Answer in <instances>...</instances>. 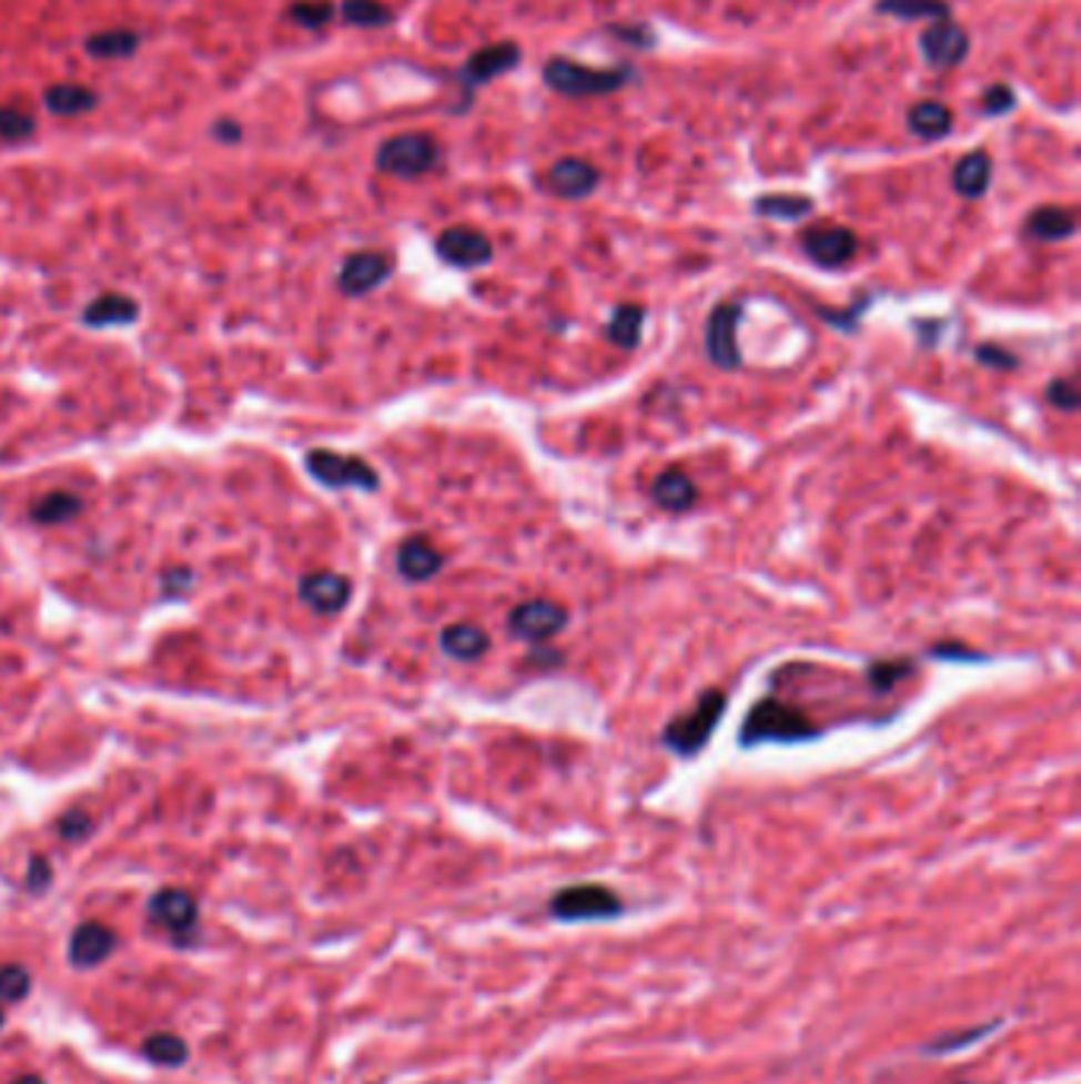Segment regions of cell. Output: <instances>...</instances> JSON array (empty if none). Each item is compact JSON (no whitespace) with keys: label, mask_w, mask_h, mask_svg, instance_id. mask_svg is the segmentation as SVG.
I'll return each instance as SVG.
<instances>
[{"label":"cell","mask_w":1081,"mask_h":1084,"mask_svg":"<svg viewBox=\"0 0 1081 1084\" xmlns=\"http://www.w3.org/2000/svg\"><path fill=\"white\" fill-rule=\"evenodd\" d=\"M818 727L794 705H784L777 698H765L746 713L742 730H739V746L755 749L765 742H806L816 739Z\"/></svg>","instance_id":"obj_1"},{"label":"cell","mask_w":1081,"mask_h":1084,"mask_svg":"<svg viewBox=\"0 0 1081 1084\" xmlns=\"http://www.w3.org/2000/svg\"><path fill=\"white\" fill-rule=\"evenodd\" d=\"M724 713H727V695L720 688H707L695 708L688 710L685 717H676L663 730V746L669 752L685 754V758L698 754L710 742L714 730L720 727Z\"/></svg>","instance_id":"obj_2"},{"label":"cell","mask_w":1081,"mask_h":1084,"mask_svg":"<svg viewBox=\"0 0 1081 1084\" xmlns=\"http://www.w3.org/2000/svg\"><path fill=\"white\" fill-rule=\"evenodd\" d=\"M543 80H546V87L562 92V95L587 99V95H606V92L622 89L632 80V70L628 67L599 70V67L574 64L568 58H552L549 64L543 67Z\"/></svg>","instance_id":"obj_3"},{"label":"cell","mask_w":1081,"mask_h":1084,"mask_svg":"<svg viewBox=\"0 0 1081 1084\" xmlns=\"http://www.w3.org/2000/svg\"><path fill=\"white\" fill-rule=\"evenodd\" d=\"M552 916L562 920V923H594V920H616L622 913V898H618L613 888L606 885H594V882H584V885H572L562 888L555 898H552Z\"/></svg>","instance_id":"obj_4"},{"label":"cell","mask_w":1081,"mask_h":1084,"mask_svg":"<svg viewBox=\"0 0 1081 1084\" xmlns=\"http://www.w3.org/2000/svg\"><path fill=\"white\" fill-rule=\"evenodd\" d=\"M438 162V146L425 133H400L377 150V169L394 178H420Z\"/></svg>","instance_id":"obj_5"},{"label":"cell","mask_w":1081,"mask_h":1084,"mask_svg":"<svg viewBox=\"0 0 1081 1084\" xmlns=\"http://www.w3.org/2000/svg\"><path fill=\"white\" fill-rule=\"evenodd\" d=\"M305 469L324 488H358V492H375L381 486L377 473L365 464L362 457H346L336 450H311L305 457Z\"/></svg>","instance_id":"obj_6"},{"label":"cell","mask_w":1081,"mask_h":1084,"mask_svg":"<svg viewBox=\"0 0 1081 1084\" xmlns=\"http://www.w3.org/2000/svg\"><path fill=\"white\" fill-rule=\"evenodd\" d=\"M568 628V609L555 599H527L514 606L508 616V631L517 641H552Z\"/></svg>","instance_id":"obj_7"},{"label":"cell","mask_w":1081,"mask_h":1084,"mask_svg":"<svg viewBox=\"0 0 1081 1084\" xmlns=\"http://www.w3.org/2000/svg\"><path fill=\"white\" fill-rule=\"evenodd\" d=\"M739 321H742V302H720L717 308L710 311V317H707V355L724 372H736L742 365L739 340H736Z\"/></svg>","instance_id":"obj_8"},{"label":"cell","mask_w":1081,"mask_h":1084,"mask_svg":"<svg viewBox=\"0 0 1081 1084\" xmlns=\"http://www.w3.org/2000/svg\"><path fill=\"white\" fill-rule=\"evenodd\" d=\"M920 48H923V58L932 70H951L958 67L964 58H968V48H971V39L968 32L951 20H932L923 29L920 36Z\"/></svg>","instance_id":"obj_9"},{"label":"cell","mask_w":1081,"mask_h":1084,"mask_svg":"<svg viewBox=\"0 0 1081 1084\" xmlns=\"http://www.w3.org/2000/svg\"><path fill=\"white\" fill-rule=\"evenodd\" d=\"M435 251H438V257H442L444 264L457 266V270L486 266L495 257L492 242H488L479 229H469V225H454V229L442 232L438 242H435Z\"/></svg>","instance_id":"obj_10"},{"label":"cell","mask_w":1081,"mask_h":1084,"mask_svg":"<svg viewBox=\"0 0 1081 1084\" xmlns=\"http://www.w3.org/2000/svg\"><path fill=\"white\" fill-rule=\"evenodd\" d=\"M802 251L818 266H843L857 254V235L843 225H818L802 232Z\"/></svg>","instance_id":"obj_11"},{"label":"cell","mask_w":1081,"mask_h":1084,"mask_svg":"<svg viewBox=\"0 0 1081 1084\" xmlns=\"http://www.w3.org/2000/svg\"><path fill=\"white\" fill-rule=\"evenodd\" d=\"M394 273V264L387 254H377V251H358L353 257H346V264L340 270V292L350 295V298H358V295H368L375 292L384 280H391Z\"/></svg>","instance_id":"obj_12"},{"label":"cell","mask_w":1081,"mask_h":1084,"mask_svg":"<svg viewBox=\"0 0 1081 1084\" xmlns=\"http://www.w3.org/2000/svg\"><path fill=\"white\" fill-rule=\"evenodd\" d=\"M299 594L317 616H336L353 597V584L336 571H314L299 580Z\"/></svg>","instance_id":"obj_13"},{"label":"cell","mask_w":1081,"mask_h":1084,"mask_svg":"<svg viewBox=\"0 0 1081 1084\" xmlns=\"http://www.w3.org/2000/svg\"><path fill=\"white\" fill-rule=\"evenodd\" d=\"M546 188L555 197L584 200L599 188V172L584 159H558L546 172Z\"/></svg>","instance_id":"obj_14"},{"label":"cell","mask_w":1081,"mask_h":1084,"mask_svg":"<svg viewBox=\"0 0 1081 1084\" xmlns=\"http://www.w3.org/2000/svg\"><path fill=\"white\" fill-rule=\"evenodd\" d=\"M517 64H521V48H517V44L514 42L488 44V48L476 51V54L464 64V83L469 89L486 87V83H492V80H498V77L511 73Z\"/></svg>","instance_id":"obj_15"},{"label":"cell","mask_w":1081,"mask_h":1084,"mask_svg":"<svg viewBox=\"0 0 1081 1084\" xmlns=\"http://www.w3.org/2000/svg\"><path fill=\"white\" fill-rule=\"evenodd\" d=\"M150 916L175 935H188L198 923V901L181 888H162L150 901Z\"/></svg>","instance_id":"obj_16"},{"label":"cell","mask_w":1081,"mask_h":1084,"mask_svg":"<svg viewBox=\"0 0 1081 1084\" xmlns=\"http://www.w3.org/2000/svg\"><path fill=\"white\" fill-rule=\"evenodd\" d=\"M444 555L425 539V536H410L403 539L397 549V571L413 584L432 580L435 575H442Z\"/></svg>","instance_id":"obj_17"},{"label":"cell","mask_w":1081,"mask_h":1084,"mask_svg":"<svg viewBox=\"0 0 1081 1084\" xmlns=\"http://www.w3.org/2000/svg\"><path fill=\"white\" fill-rule=\"evenodd\" d=\"M114 945H118V939H114V932L109 926H102V923H83V926H77L73 935H70V961L77 968H95V964H102L114 952Z\"/></svg>","instance_id":"obj_18"},{"label":"cell","mask_w":1081,"mask_h":1084,"mask_svg":"<svg viewBox=\"0 0 1081 1084\" xmlns=\"http://www.w3.org/2000/svg\"><path fill=\"white\" fill-rule=\"evenodd\" d=\"M650 498H654L663 510L683 514V510H688L695 502H698V486H695V479H691L685 469L669 466V469H663L660 476L654 479V486H650Z\"/></svg>","instance_id":"obj_19"},{"label":"cell","mask_w":1081,"mask_h":1084,"mask_svg":"<svg viewBox=\"0 0 1081 1084\" xmlns=\"http://www.w3.org/2000/svg\"><path fill=\"white\" fill-rule=\"evenodd\" d=\"M488 647H492V638L473 621H457L442 631V650L461 663H473V660L486 657Z\"/></svg>","instance_id":"obj_20"},{"label":"cell","mask_w":1081,"mask_h":1084,"mask_svg":"<svg viewBox=\"0 0 1081 1084\" xmlns=\"http://www.w3.org/2000/svg\"><path fill=\"white\" fill-rule=\"evenodd\" d=\"M990 178H993V159H990V153H983V150H973V153L961 155V162L954 165V172H951V188H954L961 197L977 200L987 194Z\"/></svg>","instance_id":"obj_21"},{"label":"cell","mask_w":1081,"mask_h":1084,"mask_svg":"<svg viewBox=\"0 0 1081 1084\" xmlns=\"http://www.w3.org/2000/svg\"><path fill=\"white\" fill-rule=\"evenodd\" d=\"M137 302L128 298V295H118V292H105L99 298H92L87 308H83V324L87 327H124V324H133L137 321Z\"/></svg>","instance_id":"obj_22"},{"label":"cell","mask_w":1081,"mask_h":1084,"mask_svg":"<svg viewBox=\"0 0 1081 1084\" xmlns=\"http://www.w3.org/2000/svg\"><path fill=\"white\" fill-rule=\"evenodd\" d=\"M1024 235L1034 242H1065L1075 235V216L1062 206H1040L1024 222Z\"/></svg>","instance_id":"obj_23"},{"label":"cell","mask_w":1081,"mask_h":1084,"mask_svg":"<svg viewBox=\"0 0 1081 1084\" xmlns=\"http://www.w3.org/2000/svg\"><path fill=\"white\" fill-rule=\"evenodd\" d=\"M907 128L917 133L920 140H942L951 133V111L942 102H920L907 114Z\"/></svg>","instance_id":"obj_24"},{"label":"cell","mask_w":1081,"mask_h":1084,"mask_svg":"<svg viewBox=\"0 0 1081 1084\" xmlns=\"http://www.w3.org/2000/svg\"><path fill=\"white\" fill-rule=\"evenodd\" d=\"M644 314L647 311L640 308V305H618L613 311L609 327H606L609 343L618 346V349H635L640 343V333H644Z\"/></svg>","instance_id":"obj_25"},{"label":"cell","mask_w":1081,"mask_h":1084,"mask_svg":"<svg viewBox=\"0 0 1081 1084\" xmlns=\"http://www.w3.org/2000/svg\"><path fill=\"white\" fill-rule=\"evenodd\" d=\"M816 206L812 200L802 197V194H761L755 200V213L765 216V220H784V222H796L802 216H809Z\"/></svg>","instance_id":"obj_26"},{"label":"cell","mask_w":1081,"mask_h":1084,"mask_svg":"<svg viewBox=\"0 0 1081 1084\" xmlns=\"http://www.w3.org/2000/svg\"><path fill=\"white\" fill-rule=\"evenodd\" d=\"M879 13L898 20H949L951 7L946 0H879Z\"/></svg>","instance_id":"obj_27"},{"label":"cell","mask_w":1081,"mask_h":1084,"mask_svg":"<svg viewBox=\"0 0 1081 1084\" xmlns=\"http://www.w3.org/2000/svg\"><path fill=\"white\" fill-rule=\"evenodd\" d=\"M44 102L58 114H83V111L95 109V92L77 87V83H61V87H51L44 92Z\"/></svg>","instance_id":"obj_28"},{"label":"cell","mask_w":1081,"mask_h":1084,"mask_svg":"<svg viewBox=\"0 0 1081 1084\" xmlns=\"http://www.w3.org/2000/svg\"><path fill=\"white\" fill-rule=\"evenodd\" d=\"M83 510V502L73 492H51L44 495L42 502L32 508V520L36 524H67Z\"/></svg>","instance_id":"obj_29"},{"label":"cell","mask_w":1081,"mask_h":1084,"mask_svg":"<svg viewBox=\"0 0 1081 1084\" xmlns=\"http://www.w3.org/2000/svg\"><path fill=\"white\" fill-rule=\"evenodd\" d=\"M147 1060H153L155 1065H184L188 1060V1043L175 1037V1034H153L150 1041L143 1043Z\"/></svg>","instance_id":"obj_30"},{"label":"cell","mask_w":1081,"mask_h":1084,"mask_svg":"<svg viewBox=\"0 0 1081 1084\" xmlns=\"http://www.w3.org/2000/svg\"><path fill=\"white\" fill-rule=\"evenodd\" d=\"M87 48L89 54H95V58H128L133 48H137V36L124 32V29H109V32L92 36Z\"/></svg>","instance_id":"obj_31"},{"label":"cell","mask_w":1081,"mask_h":1084,"mask_svg":"<svg viewBox=\"0 0 1081 1084\" xmlns=\"http://www.w3.org/2000/svg\"><path fill=\"white\" fill-rule=\"evenodd\" d=\"M343 17H346V22L365 26V29H377V26H387V22L394 20V13L384 3H377V0H346L343 3Z\"/></svg>","instance_id":"obj_32"},{"label":"cell","mask_w":1081,"mask_h":1084,"mask_svg":"<svg viewBox=\"0 0 1081 1084\" xmlns=\"http://www.w3.org/2000/svg\"><path fill=\"white\" fill-rule=\"evenodd\" d=\"M913 660H879V663H872L869 669H866V679H869V686H872V691H891V688L898 686L905 676H910L913 672Z\"/></svg>","instance_id":"obj_33"},{"label":"cell","mask_w":1081,"mask_h":1084,"mask_svg":"<svg viewBox=\"0 0 1081 1084\" xmlns=\"http://www.w3.org/2000/svg\"><path fill=\"white\" fill-rule=\"evenodd\" d=\"M1047 399L1060 409V413H1079L1081 397H1079V384L1072 377H1057L1047 384Z\"/></svg>","instance_id":"obj_34"},{"label":"cell","mask_w":1081,"mask_h":1084,"mask_svg":"<svg viewBox=\"0 0 1081 1084\" xmlns=\"http://www.w3.org/2000/svg\"><path fill=\"white\" fill-rule=\"evenodd\" d=\"M29 986H32V980H29V974L22 971L20 964L0 968V999L3 1002H20L29 993Z\"/></svg>","instance_id":"obj_35"},{"label":"cell","mask_w":1081,"mask_h":1084,"mask_svg":"<svg viewBox=\"0 0 1081 1084\" xmlns=\"http://www.w3.org/2000/svg\"><path fill=\"white\" fill-rule=\"evenodd\" d=\"M32 118L20 109H0V136L3 140H22L32 133Z\"/></svg>","instance_id":"obj_36"},{"label":"cell","mask_w":1081,"mask_h":1084,"mask_svg":"<svg viewBox=\"0 0 1081 1084\" xmlns=\"http://www.w3.org/2000/svg\"><path fill=\"white\" fill-rule=\"evenodd\" d=\"M996 1027H999V1021L987 1024V1027H973V1031H964V1034H949L946 1041L932 1043V1046H927V1050H932V1053H954V1050H964V1046H971V1043L983 1041V1037H987L990 1031H996Z\"/></svg>","instance_id":"obj_37"},{"label":"cell","mask_w":1081,"mask_h":1084,"mask_svg":"<svg viewBox=\"0 0 1081 1084\" xmlns=\"http://www.w3.org/2000/svg\"><path fill=\"white\" fill-rule=\"evenodd\" d=\"M973 355H977L980 365H990V368H999V372H1016L1018 368V355L1002 349V346H996V343H987V346L973 349Z\"/></svg>","instance_id":"obj_38"},{"label":"cell","mask_w":1081,"mask_h":1084,"mask_svg":"<svg viewBox=\"0 0 1081 1084\" xmlns=\"http://www.w3.org/2000/svg\"><path fill=\"white\" fill-rule=\"evenodd\" d=\"M1012 109H1016V92L1006 87V83H996V87L983 92V111L990 118H999V114H1006V111Z\"/></svg>","instance_id":"obj_39"},{"label":"cell","mask_w":1081,"mask_h":1084,"mask_svg":"<svg viewBox=\"0 0 1081 1084\" xmlns=\"http://www.w3.org/2000/svg\"><path fill=\"white\" fill-rule=\"evenodd\" d=\"M58 831H61V838H64V841H80V838H87L89 831H92V819H89L87 812L73 809V812L61 815V821H58Z\"/></svg>","instance_id":"obj_40"},{"label":"cell","mask_w":1081,"mask_h":1084,"mask_svg":"<svg viewBox=\"0 0 1081 1084\" xmlns=\"http://www.w3.org/2000/svg\"><path fill=\"white\" fill-rule=\"evenodd\" d=\"M292 20L295 22H302V26H324V22L331 20V13H333V7L331 3H295L292 10Z\"/></svg>","instance_id":"obj_41"},{"label":"cell","mask_w":1081,"mask_h":1084,"mask_svg":"<svg viewBox=\"0 0 1081 1084\" xmlns=\"http://www.w3.org/2000/svg\"><path fill=\"white\" fill-rule=\"evenodd\" d=\"M51 882V865L44 863L42 857H36L32 863H29V875H26V885L32 888V891H42L44 885Z\"/></svg>","instance_id":"obj_42"},{"label":"cell","mask_w":1081,"mask_h":1084,"mask_svg":"<svg viewBox=\"0 0 1081 1084\" xmlns=\"http://www.w3.org/2000/svg\"><path fill=\"white\" fill-rule=\"evenodd\" d=\"M932 657H939V660H983L980 654L961 650V647H932Z\"/></svg>","instance_id":"obj_43"},{"label":"cell","mask_w":1081,"mask_h":1084,"mask_svg":"<svg viewBox=\"0 0 1081 1084\" xmlns=\"http://www.w3.org/2000/svg\"><path fill=\"white\" fill-rule=\"evenodd\" d=\"M616 36H622V39H638L640 44H650V39L644 36V32H635V29H613Z\"/></svg>","instance_id":"obj_44"},{"label":"cell","mask_w":1081,"mask_h":1084,"mask_svg":"<svg viewBox=\"0 0 1081 1084\" xmlns=\"http://www.w3.org/2000/svg\"><path fill=\"white\" fill-rule=\"evenodd\" d=\"M13 1084H44V1082L39 1078V1075H22V1078H17Z\"/></svg>","instance_id":"obj_45"},{"label":"cell","mask_w":1081,"mask_h":1084,"mask_svg":"<svg viewBox=\"0 0 1081 1084\" xmlns=\"http://www.w3.org/2000/svg\"><path fill=\"white\" fill-rule=\"evenodd\" d=\"M0 1024H3V1012H0Z\"/></svg>","instance_id":"obj_46"}]
</instances>
